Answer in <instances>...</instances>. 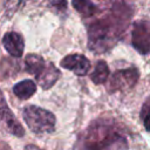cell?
I'll use <instances>...</instances> for the list:
<instances>
[{
  "mask_svg": "<svg viewBox=\"0 0 150 150\" xmlns=\"http://www.w3.org/2000/svg\"><path fill=\"white\" fill-rule=\"evenodd\" d=\"M22 117L34 134H50L55 130V116L40 107L36 105H27L22 110Z\"/></svg>",
  "mask_w": 150,
  "mask_h": 150,
  "instance_id": "obj_1",
  "label": "cell"
},
{
  "mask_svg": "<svg viewBox=\"0 0 150 150\" xmlns=\"http://www.w3.org/2000/svg\"><path fill=\"white\" fill-rule=\"evenodd\" d=\"M138 70L134 67L115 71L109 82V91L127 90L132 88L138 81Z\"/></svg>",
  "mask_w": 150,
  "mask_h": 150,
  "instance_id": "obj_2",
  "label": "cell"
},
{
  "mask_svg": "<svg viewBox=\"0 0 150 150\" xmlns=\"http://www.w3.org/2000/svg\"><path fill=\"white\" fill-rule=\"evenodd\" d=\"M0 128L5 129L6 131H8L9 134L16 137H22L25 135V130L22 125L19 123L14 114L7 107L5 97L1 91H0Z\"/></svg>",
  "mask_w": 150,
  "mask_h": 150,
  "instance_id": "obj_3",
  "label": "cell"
},
{
  "mask_svg": "<svg viewBox=\"0 0 150 150\" xmlns=\"http://www.w3.org/2000/svg\"><path fill=\"white\" fill-rule=\"evenodd\" d=\"M131 41L132 46L141 53L146 55L149 53L150 47V32H149V23L148 21H136L132 27L131 32Z\"/></svg>",
  "mask_w": 150,
  "mask_h": 150,
  "instance_id": "obj_4",
  "label": "cell"
},
{
  "mask_svg": "<svg viewBox=\"0 0 150 150\" xmlns=\"http://www.w3.org/2000/svg\"><path fill=\"white\" fill-rule=\"evenodd\" d=\"M61 66L70 71H73L77 76L86 75L90 69L89 60L81 54H70L61 60Z\"/></svg>",
  "mask_w": 150,
  "mask_h": 150,
  "instance_id": "obj_5",
  "label": "cell"
},
{
  "mask_svg": "<svg viewBox=\"0 0 150 150\" xmlns=\"http://www.w3.org/2000/svg\"><path fill=\"white\" fill-rule=\"evenodd\" d=\"M35 77H36L38 84L42 89H48L53 87V84L59 80L60 71L52 62H46L42 70L38 75H35Z\"/></svg>",
  "mask_w": 150,
  "mask_h": 150,
  "instance_id": "obj_6",
  "label": "cell"
},
{
  "mask_svg": "<svg viewBox=\"0 0 150 150\" xmlns=\"http://www.w3.org/2000/svg\"><path fill=\"white\" fill-rule=\"evenodd\" d=\"M2 43L5 49L14 57H20L23 54L25 42L22 36L19 33H15V32L6 33L2 38Z\"/></svg>",
  "mask_w": 150,
  "mask_h": 150,
  "instance_id": "obj_7",
  "label": "cell"
},
{
  "mask_svg": "<svg viewBox=\"0 0 150 150\" xmlns=\"http://www.w3.org/2000/svg\"><path fill=\"white\" fill-rule=\"evenodd\" d=\"M13 91L20 100H27L36 91V84L32 80H22L13 87Z\"/></svg>",
  "mask_w": 150,
  "mask_h": 150,
  "instance_id": "obj_8",
  "label": "cell"
},
{
  "mask_svg": "<svg viewBox=\"0 0 150 150\" xmlns=\"http://www.w3.org/2000/svg\"><path fill=\"white\" fill-rule=\"evenodd\" d=\"M108 76H109V68L107 62L103 60L97 61L93 73L90 74V80L96 84H101L107 81Z\"/></svg>",
  "mask_w": 150,
  "mask_h": 150,
  "instance_id": "obj_9",
  "label": "cell"
},
{
  "mask_svg": "<svg viewBox=\"0 0 150 150\" xmlns=\"http://www.w3.org/2000/svg\"><path fill=\"white\" fill-rule=\"evenodd\" d=\"M25 63H26V70H27L28 73H30V74H33V75H38V74L42 70V68H43L46 61H45L40 55L29 54V55H27Z\"/></svg>",
  "mask_w": 150,
  "mask_h": 150,
  "instance_id": "obj_10",
  "label": "cell"
},
{
  "mask_svg": "<svg viewBox=\"0 0 150 150\" xmlns=\"http://www.w3.org/2000/svg\"><path fill=\"white\" fill-rule=\"evenodd\" d=\"M74 8L83 16H90L95 12V6L91 0H71Z\"/></svg>",
  "mask_w": 150,
  "mask_h": 150,
  "instance_id": "obj_11",
  "label": "cell"
},
{
  "mask_svg": "<svg viewBox=\"0 0 150 150\" xmlns=\"http://www.w3.org/2000/svg\"><path fill=\"white\" fill-rule=\"evenodd\" d=\"M142 118H143V123H144V127L145 129L148 130V121H149V100L145 101L143 108H142V114H141Z\"/></svg>",
  "mask_w": 150,
  "mask_h": 150,
  "instance_id": "obj_12",
  "label": "cell"
},
{
  "mask_svg": "<svg viewBox=\"0 0 150 150\" xmlns=\"http://www.w3.org/2000/svg\"><path fill=\"white\" fill-rule=\"evenodd\" d=\"M25 150H41V149L38 148V146H35V145H27L25 148Z\"/></svg>",
  "mask_w": 150,
  "mask_h": 150,
  "instance_id": "obj_13",
  "label": "cell"
}]
</instances>
